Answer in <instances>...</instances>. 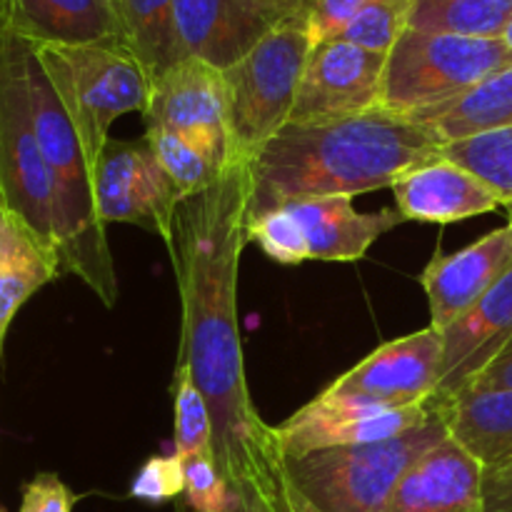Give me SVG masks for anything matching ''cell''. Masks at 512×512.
Instances as JSON below:
<instances>
[{"label": "cell", "mask_w": 512, "mask_h": 512, "mask_svg": "<svg viewBox=\"0 0 512 512\" xmlns=\"http://www.w3.org/2000/svg\"><path fill=\"white\" fill-rule=\"evenodd\" d=\"M250 163L190 195L175 213L168 245L178 280V363L203 390L213 418V453L230 488L270 480L283 463L275 428L258 413L248 388L238 325V268L248 245Z\"/></svg>", "instance_id": "obj_1"}, {"label": "cell", "mask_w": 512, "mask_h": 512, "mask_svg": "<svg viewBox=\"0 0 512 512\" xmlns=\"http://www.w3.org/2000/svg\"><path fill=\"white\" fill-rule=\"evenodd\" d=\"M433 128L385 108L325 123H288L250 160L248 220L308 198L390 188L408 170L438 158Z\"/></svg>", "instance_id": "obj_2"}, {"label": "cell", "mask_w": 512, "mask_h": 512, "mask_svg": "<svg viewBox=\"0 0 512 512\" xmlns=\"http://www.w3.org/2000/svg\"><path fill=\"white\" fill-rule=\"evenodd\" d=\"M28 93L35 135L55 180L60 273L78 275L108 308H113L118 303V278L105 240V223L95 205L93 163L35 53V45L28 55Z\"/></svg>", "instance_id": "obj_3"}, {"label": "cell", "mask_w": 512, "mask_h": 512, "mask_svg": "<svg viewBox=\"0 0 512 512\" xmlns=\"http://www.w3.org/2000/svg\"><path fill=\"white\" fill-rule=\"evenodd\" d=\"M448 438L443 408L395 438L283 458L290 483L323 512H390L408 470Z\"/></svg>", "instance_id": "obj_4"}, {"label": "cell", "mask_w": 512, "mask_h": 512, "mask_svg": "<svg viewBox=\"0 0 512 512\" xmlns=\"http://www.w3.org/2000/svg\"><path fill=\"white\" fill-rule=\"evenodd\" d=\"M35 53L95 168L115 120L148 110L153 90L148 70L125 43L35 45Z\"/></svg>", "instance_id": "obj_5"}, {"label": "cell", "mask_w": 512, "mask_h": 512, "mask_svg": "<svg viewBox=\"0 0 512 512\" xmlns=\"http://www.w3.org/2000/svg\"><path fill=\"white\" fill-rule=\"evenodd\" d=\"M315 43L318 40L310 30L308 15H295L223 70L238 163H250L288 125Z\"/></svg>", "instance_id": "obj_6"}, {"label": "cell", "mask_w": 512, "mask_h": 512, "mask_svg": "<svg viewBox=\"0 0 512 512\" xmlns=\"http://www.w3.org/2000/svg\"><path fill=\"white\" fill-rule=\"evenodd\" d=\"M512 63L503 38H468L408 28L385 58L380 108L420 113L463 98Z\"/></svg>", "instance_id": "obj_7"}, {"label": "cell", "mask_w": 512, "mask_h": 512, "mask_svg": "<svg viewBox=\"0 0 512 512\" xmlns=\"http://www.w3.org/2000/svg\"><path fill=\"white\" fill-rule=\"evenodd\" d=\"M30 50L33 43L10 33L8 28L0 35V193L58 255L55 180L43 158L30 115Z\"/></svg>", "instance_id": "obj_8"}, {"label": "cell", "mask_w": 512, "mask_h": 512, "mask_svg": "<svg viewBox=\"0 0 512 512\" xmlns=\"http://www.w3.org/2000/svg\"><path fill=\"white\" fill-rule=\"evenodd\" d=\"M95 205L105 225L130 223L173 240L175 213L183 195L155 158L148 140H108L93 168Z\"/></svg>", "instance_id": "obj_9"}, {"label": "cell", "mask_w": 512, "mask_h": 512, "mask_svg": "<svg viewBox=\"0 0 512 512\" xmlns=\"http://www.w3.org/2000/svg\"><path fill=\"white\" fill-rule=\"evenodd\" d=\"M145 128L178 133L223 168L238 165L228 120L223 70L200 58H183L153 80Z\"/></svg>", "instance_id": "obj_10"}, {"label": "cell", "mask_w": 512, "mask_h": 512, "mask_svg": "<svg viewBox=\"0 0 512 512\" xmlns=\"http://www.w3.org/2000/svg\"><path fill=\"white\" fill-rule=\"evenodd\" d=\"M438 403L390 408L360 395L330 393L328 388L275 428L283 458H303L315 450L365 445L395 438L433 418Z\"/></svg>", "instance_id": "obj_11"}, {"label": "cell", "mask_w": 512, "mask_h": 512, "mask_svg": "<svg viewBox=\"0 0 512 512\" xmlns=\"http://www.w3.org/2000/svg\"><path fill=\"white\" fill-rule=\"evenodd\" d=\"M385 58L343 38L315 43L288 123H325L380 108Z\"/></svg>", "instance_id": "obj_12"}, {"label": "cell", "mask_w": 512, "mask_h": 512, "mask_svg": "<svg viewBox=\"0 0 512 512\" xmlns=\"http://www.w3.org/2000/svg\"><path fill=\"white\" fill-rule=\"evenodd\" d=\"M305 13V0H175L183 58L225 70L278 25Z\"/></svg>", "instance_id": "obj_13"}, {"label": "cell", "mask_w": 512, "mask_h": 512, "mask_svg": "<svg viewBox=\"0 0 512 512\" xmlns=\"http://www.w3.org/2000/svg\"><path fill=\"white\" fill-rule=\"evenodd\" d=\"M443 338L433 325L383 343L328 385L330 393L360 395L390 408L433 403L440 385Z\"/></svg>", "instance_id": "obj_14"}, {"label": "cell", "mask_w": 512, "mask_h": 512, "mask_svg": "<svg viewBox=\"0 0 512 512\" xmlns=\"http://www.w3.org/2000/svg\"><path fill=\"white\" fill-rule=\"evenodd\" d=\"M512 270V223L483 235L458 253H435L420 273L435 330L468 313Z\"/></svg>", "instance_id": "obj_15"}, {"label": "cell", "mask_w": 512, "mask_h": 512, "mask_svg": "<svg viewBox=\"0 0 512 512\" xmlns=\"http://www.w3.org/2000/svg\"><path fill=\"white\" fill-rule=\"evenodd\" d=\"M438 333L443 360L435 403L445 405L468 390L512 343V270L480 303Z\"/></svg>", "instance_id": "obj_16"}, {"label": "cell", "mask_w": 512, "mask_h": 512, "mask_svg": "<svg viewBox=\"0 0 512 512\" xmlns=\"http://www.w3.org/2000/svg\"><path fill=\"white\" fill-rule=\"evenodd\" d=\"M283 208H288L298 225L305 258L318 263H358L375 240L405 223L398 208L360 213L353 205V195L308 198Z\"/></svg>", "instance_id": "obj_17"}, {"label": "cell", "mask_w": 512, "mask_h": 512, "mask_svg": "<svg viewBox=\"0 0 512 512\" xmlns=\"http://www.w3.org/2000/svg\"><path fill=\"white\" fill-rule=\"evenodd\" d=\"M390 190L400 215L415 223H460L493 213L503 205L485 180L443 155L403 173Z\"/></svg>", "instance_id": "obj_18"}, {"label": "cell", "mask_w": 512, "mask_h": 512, "mask_svg": "<svg viewBox=\"0 0 512 512\" xmlns=\"http://www.w3.org/2000/svg\"><path fill=\"white\" fill-rule=\"evenodd\" d=\"M485 468L445 438L398 485L390 512H483Z\"/></svg>", "instance_id": "obj_19"}, {"label": "cell", "mask_w": 512, "mask_h": 512, "mask_svg": "<svg viewBox=\"0 0 512 512\" xmlns=\"http://www.w3.org/2000/svg\"><path fill=\"white\" fill-rule=\"evenodd\" d=\"M5 28L33 45L125 43L113 0H3Z\"/></svg>", "instance_id": "obj_20"}, {"label": "cell", "mask_w": 512, "mask_h": 512, "mask_svg": "<svg viewBox=\"0 0 512 512\" xmlns=\"http://www.w3.org/2000/svg\"><path fill=\"white\" fill-rule=\"evenodd\" d=\"M440 408L448 438L485 470L512 463V390L468 388Z\"/></svg>", "instance_id": "obj_21"}, {"label": "cell", "mask_w": 512, "mask_h": 512, "mask_svg": "<svg viewBox=\"0 0 512 512\" xmlns=\"http://www.w3.org/2000/svg\"><path fill=\"white\" fill-rule=\"evenodd\" d=\"M440 135L443 143L512 125V63L453 103L410 115Z\"/></svg>", "instance_id": "obj_22"}, {"label": "cell", "mask_w": 512, "mask_h": 512, "mask_svg": "<svg viewBox=\"0 0 512 512\" xmlns=\"http://www.w3.org/2000/svg\"><path fill=\"white\" fill-rule=\"evenodd\" d=\"M125 45L148 70L150 80L183 60L175 30V0H113Z\"/></svg>", "instance_id": "obj_23"}, {"label": "cell", "mask_w": 512, "mask_h": 512, "mask_svg": "<svg viewBox=\"0 0 512 512\" xmlns=\"http://www.w3.org/2000/svg\"><path fill=\"white\" fill-rule=\"evenodd\" d=\"M512 23V0H413L408 28L468 38H503Z\"/></svg>", "instance_id": "obj_24"}, {"label": "cell", "mask_w": 512, "mask_h": 512, "mask_svg": "<svg viewBox=\"0 0 512 512\" xmlns=\"http://www.w3.org/2000/svg\"><path fill=\"white\" fill-rule=\"evenodd\" d=\"M440 155L485 180L503 205L512 200V125L445 143Z\"/></svg>", "instance_id": "obj_25"}, {"label": "cell", "mask_w": 512, "mask_h": 512, "mask_svg": "<svg viewBox=\"0 0 512 512\" xmlns=\"http://www.w3.org/2000/svg\"><path fill=\"white\" fill-rule=\"evenodd\" d=\"M143 138L148 140L155 158L160 160V165H163L165 173L170 175L175 188L180 190L183 200L190 198V195H198L203 193V190H208L210 185L218 183V180L230 170L223 168L220 163H215L210 155H205L203 150L195 148L193 143L180 138L173 130L145 128Z\"/></svg>", "instance_id": "obj_26"}, {"label": "cell", "mask_w": 512, "mask_h": 512, "mask_svg": "<svg viewBox=\"0 0 512 512\" xmlns=\"http://www.w3.org/2000/svg\"><path fill=\"white\" fill-rule=\"evenodd\" d=\"M173 415H175V458L213 453V418L203 390L190 375V368L175 363L173 373Z\"/></svg>", "instance_id": "obj_27"}, {"label": "cell", "mask_w": 512, "mask_h": 512, "mask_svg": "<svg viewBox=\"0 0 512 512\" xmlns=\"http://www.w3.org/2000/svg\"><path fill=\"white\" fill-rule=\"evenodd\" d=\"M410 5L413 0H373L335 38L388 55L395 40L408 30Z\"/></svg>", "instance_id": "obj_28"}, {"label": "cell", "mask_w": 512, "mask_h": 512, "mask_svg": "<svg viewBox=\"0 0 512 512\" xmlns=\"http://www.w3.org/2000/svg\"><path fill=\"white\" fill-rule=\"evenodd\" d=\"M58 275V263H50V260H23V263L0 268V353H3L5 335L15 313L28 303L30 295L38 293L45 283Z\"/></svg>", "instance_id": "obj_29"}, {"label": "cell", "mask_w": 512, "mask_h": 512, "mask_svg": "<svg viewBox=\"0 0 512 512\" xmlns=\"http://www.w3.org/2000/svg\"><path fill=\"white\" fill-rule=\"evenodd\" d=\"M248 243H255L270 260L278 265H303L305 258L303 240H300L298 225L288 208H275L258 218L248 220Z\"/></svg>", "instance_id": "obj_30"}, {"label": "cell", "mask_w": 512, "mask_h": 512, "mask_svg": "<svg viewBox=\"0 0 512 512\" xmlns=\"http://www.w3.org/2000/svg\"><path fill=\"white\" fill-rule=\"evenodd\" d=\"M185 500L190 512H225L233 503V490L220 473L215 453L190 455L183 460Z\"/></svg>", "instance_id": "obj_31"}, {"label": "cell", "mask_w": 512, "mask_h": 512, "mask_svg": "<svg viewBox=\"0 0 512 512\" xmlns=\"http://www.w3.org/2000/svg\"><path fill=\"white\" fill-rule=\"evenodd\" d=\"M185 495L183 460L175 455H153L130 483V498L148 505H163Z\"/></svg>", "instance_id": "obj_32"}, {"label": "cell", "mask_w": 512, "mask_h": 512, "mask_svg": "<svg viewBox=\"0 0 512 512\" xmlns=\"http://www.w3.org/2000/svg\"><path fill=\"white\" fill-rule=\"evenodd\" d=\"M23 260H50V263H58V255L33 233V228L10 208L8 200L0 193V268L3 265L23 263Z\"/></svg>", "instance_id": "obj_33"}, {"label": "cell", "mask_w": 512, "mask_h": 512, "mask_svg": "<svg viewBox=\"0 0 512 512\" xmlns=\"http://www.w3.org/2000/svg\"><path fill=\"white\" fill-rule=\"evenodd\" d=\"M78 495L55 473H38L23 485L18 512H73Z\"/></svg>", "instance_id": "obj_34"}, {"label": "cell", "mask_w": 512, "mask_h": 512, "mask_svg": "<svg viewBox=\"0 0 512 512\" xmlns=\"http://www.w3.org/2000/svg\"><path fill=\"white\" fill-rule=\"evenodd\" d=\"M368 3L373 0H305V15L315 40L335 38Z\"/></svg>", "instance_id": "obj_35"}, {"label": "cell", "mask_w": 512, "mask_h": 512, "mask_svg": "<svg viewBox=\"0 0 512 512\" xmlns=\"http://www.w3.org/2000/svg\"><path fill=\"white\" fill-rule=\"evenodd\" d=\"M280 468H283V463H280ZM280 468L275 470L270 480H253V483L230 488L233 490V503L225 512H285L278 500V488H275Z\"/></svg>", "instance_id": "obj_36"}, {"label": "cell", "mask_w": 512, "mask_h": 512, "mask_svg": "<svg viewBox=\"0 0 512 512\" xmlns=\"http://www.w3.org/2000/svg\"><path fill=\"white\" fill-rule=\"evenodd\" d=\"M483 512H512V463L485 470Z\"/></svg>", "instance_id": "obj_37"}, {"label": "cell", "mask_w": 512, "mask_h": 512, "mask_svg": "<svg viewBox=\"0 0 512 512\" xmlns=\"http://www.w3.org/2000/svg\"><path fill=\"white\" fill-rule=\"evenodd\" d=\"M470 388H483V390H512V343L503 350L498 360L475 380Z\"/></svg>", "instance_id": "obj_38"}, {"label": "cell", "mask_w": 512, "mask_h": 512, "mask_svg": "<svg viewBox=\"0 0 512 512\" xmlns=\"http://www.w3.org/2000/svg\"><path fill=\"white\" fill-rule=\"evenodd\" d=\"M275 488H278V500H280V505H283L285 512H323L318 505L310 503V500L305 498V495L300 493L293 483H290L288 473H285V465L280 468L278 480H275Z\"/></svg>", "instance_id": "obj_39"}, {"label": "cell", "mask_w": 512, "mask_h": 512, "mask_svg": "<svg viewBox=\"0 0 512 512\" xmlns=\"http://www.w3.org/2000/svg\"><path fill=\"white\" fill-rule=\"evenodd\" d=\"M5 33V5L3 0H0V35Z\"/></svg>", "instance_id": "obj_40"}, {"label": "cell", "mask_w": 512, "mask_h": 512, "mask_svg": "<svg viewBox=\"0 0 512 512\" xmlns=\"http://www.w3.org/2000/svg\"><path fill=\"white\" fill-rule=\"evenodd\" d=\"M503 40H505V43H508V48L512 50V23H510V28H508V30H505Z\"/></svg>", "instance_id": "obj_41"}, {"label": "cell", "mask_w": 512, "mask_h": 512, "mask_svg": "<svg viewBox=\"0 0 512 512\" xmlns=\"http://www.w3.org/2000/svg\"><path fill=\"white\" fill-rule=\"evenodd\" d=\"M503 208H505V210H508V218H510V223H512V200H510V203H508V205H503Z\"/></svg>", "instance_id": "obj_42"}]
</instances>
